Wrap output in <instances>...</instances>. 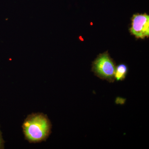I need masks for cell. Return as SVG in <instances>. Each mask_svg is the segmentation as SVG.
<instances>
[{
    "label": "cell",
    "instance_id": "3",
    "mask_svg": "<svg viewBox=\"0 0 149 149\" xmlns=\"http://www.w3.org/2000/svg\"><path fill=\"white\" fill-rule=\"evenodd\" d=\"M130 33L137 38L144 39L149 36V16L147 14L134 15L132 18Z\"/></svg>",
    "mask_w": 149,
    "mask_h": 149
},
{
    "label": "cell",
    "instance_id": "5",
    "mask_svg": "<svg viewBox=\"0 0 149 149\" xmlns=\"http://www.w3.org/2000/svg\"><path fill=\"white\" fill-rule=\"evenodd\" d=\"M3 144V142L1 134V131H0V148H2Z\"/></svg>",
    "mask_w": 149,
    "mask_h": 149
},
{
    "label": "cell",
    "instance_id": "2",
    "mask_svg": "<svg viewBox=\"0 0 149 149\" xmlns=\"http://www.w3.org/2000/svg\"><path fill=\"white\" fill-rule=\"evenodd\" d=\"M116 67L107 52L100 54L93 63L92 70L97 77L110 83L115 81Z\"/></svg>",
    "mask_w": 149,
    "mask_h": 149
},
{
    "label": "cell",
    "instance_id": "1",
    "mask_svg": "<svg viewBox=\"0 0 149 149\" xmlns=\"http://www.w3.org/2000/svg\"><path fill=\"white\" fill-rule=\"evenodd\" d=\"M25 139L29 143L46 141L51 133L52 124L47 116L43 113L29 115L22 124Z\"/></svg>",
    "mask_w": 149,
    "mask_h": 149
},
{
    "label": "cell",
    "instance_id": "4",
    "mask_svg": "<svg viewBox=\"0 0 149 149\" xmlns=\"http://www.w3.org/2000/svg\"><path fill=\"white\" fill-rule=\"evenodd\" d=\"M128 67L125 64H120L116 68L114 77L117 81H123L125 79L128 72Z\"/></svg>",
    "mask_w": 149,
    "mask_h": 149
}]
</instances>
